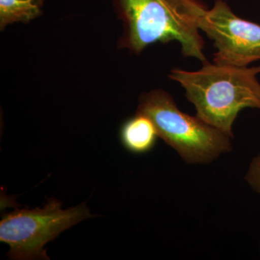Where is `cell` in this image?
Wrapping results in <instances>:
<instances>
[{
  "mask_svg": "<svg viewBox=\"0 0 260 260\" xmlns=\"http://www.w3.org/2000/svg\"><path fill=\"white\" fill-rule=\"evenodd\" d=\"M259 66L204 63L197 71L175 68L169 78L180 84L196 115L234 138L233 125L243 109L260 110Z\"/></svg>",
  "mask_w": 260,
  "mask_h": 260,
  "instance_id": "1",
  "label": "cell"
},
{
  "mask_svg": "<svg viewBox=\"0 0 260 260\" xmlns=\"http://www.w3.org/2000/svg\"><path fill=\"white\" fill-rule=\"evenodd\" d=\"M125 47L136 54L154 43L177 42L185 57L208 62L199 20L208 9L200 0H119Z\"/></svg>",
  "mask_w": 260,
  "mask_h": 260,
  "instance_id": "2",
  "label": "cell"
},
{
  "mask_svg": "<svg viewBox=\"0 0 260 260\" xmlns=\"http://www.w3.org/2000/svg\"><path fill=\"white\" fill-rule=\"evenodd\" d=\"M137 113L153 121L158 138L186 164H210L233 150L232 138L198 116L181 112L172 95L160 89L143 94Z\"/></svg>",
  "mask_w": 260,
  "mask_h": 260,
  "instance_id": "3",
  "label": "cell"
},
{
  "mask_svg": "<svg viewBox=\"0 0 260 260\" xmlns=\"http://www.w3.org/2000/svg\"><path fill=\"white\" fill-rule=\"evenodd\" d=\"M85 203L61 209L56 199L48 200L43 208L16 210L4 215L0 222V242L10 246V259H47L44 246L61 232L93 218Z\"/></svg>",
  "mask_w": 260,
  "mask_h": 260,
  "instance_id": "4",
  "label": "cell"
},
{
  "mask_svg": "<svg viewBox=\"0 0 260 260\" xmlns=\"http://www.w3.org/2000/svg\"><path fill=\"white\" fill-rule=\"evenodd\" d=\"M198 25L217 49L214 63L247 67L260 60V24L239 18L223 0H216Z\"/></svg>",
  "mask_w": 260,
  "mask_h": 260,
  "instance_id": "5",
  "label": "cell"
},
{
  "mask_svg": "<svg viewBox=\"0 0 260 260\" xmlns=\"http://www.w3.org/2000/svg\"><path fill=\"white\" fill-rule=\"evenodd\" d=\"M158 135L153 121L138 114L121 126L120 140L126 150L135 154L148 153L156 143Z\"/></svg>",
  "mask_w": 260,
  "mask_h": 260,
  "instance_id": "6",
  "label": "cell"
},
{
  "mask_svg": "<svg viewBox=\"0 0 260 260\" xmlns=\"http://www.w3.org/2000/svg\"><path fill=\"white\" fill-rule=\"evenodd\" d=\"M44 0H0V29L21 22L28 23L40 16Z\"/></svg>",
  "mask_w": 260,
  "mask_h": 260,
  "instance_id": "7",
  "label": "cell"
},
{
  "mask_svg": "<svg viewBox=\"0 0 260 260\" xmlns=\"http://www.w3.org/2000/svg\"><path fill=\"white\" fill-rule=\"evenodd\" d=\"M244 179L253 191L260 194V151L251 160Z\"/></svg>",
  "mask_w": 260,
  "mask_h": 260,
  "instance_id": "8",
  "label": "cell"
},
{
  "mask_svg": "<svg viewBox=\"0 0 260 260\" xmlns=\"http://www.w3.org/2000/svg\"><path fill=\"white\" fill-rule=\"evenodd\" d=\"M259 251H260V242H259Z\"/></svg>",
  "mask_w": 260,
  "mask_h": 260,
  "instance_id": "9",
  "label": "cell"
}]
</instances>
